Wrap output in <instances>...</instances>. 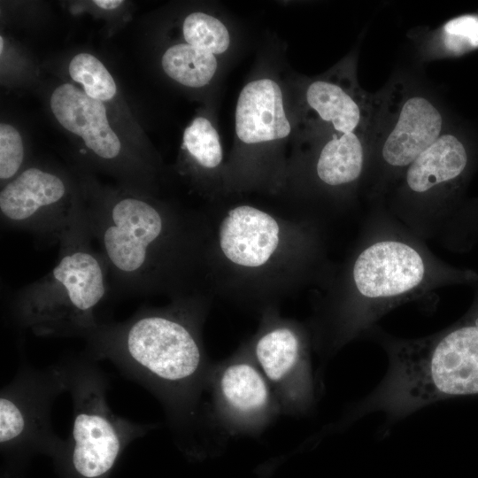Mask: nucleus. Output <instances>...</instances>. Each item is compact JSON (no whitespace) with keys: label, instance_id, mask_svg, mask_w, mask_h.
Listing matches in <instances>:
<instances>
[{"label":"nucleus","instance_id":"10","mask_svg":"<svg viewBox=\"0 0 478 478\" xmlns=\"http://www.w3.org/2000/svg\"><path fill=\"white\" fill-rule=\"evenodd\" d=\"M247 345L269 384L283 392L289 388L293 405L307 410L313 398L308 330L269 306L262 311L259 328Z\"/></svg>","mask_w":478,"mask_h":478},{"label":"nucleus","instance_id":"11","mask_svg":"<svg viewBox=\"0 0 478 478\" xmlns=\"http://www.w3.org/2000/svg\"><path fill=\"white\" fill-rule=\"evenodd\" d=\"M376 150L379 170L397 181L414 159L443 134L438 106L424 94L406 92L391 108Z\"/></svg>","mask_w":478,"mask_h":478},{"label":"nucleus","instance_id":"9","mask_svg":"<svg viewBox=\"0 0 478 478\" xmlns=\"http://www.w3.org/2000/svg\"><path fill=\"white\" fill-rule=\"evenodd\" d=\"M66 391L60 363L46 368L23 366L0 393V445L3 451L58 452L64 441L52 429L51 408Z\"/></svg>","mask_w":478,"mask_h":478},{"label":"nucleus","instance_id":"3","mask_svg":"<svg viewBox=\"0 0 478 478\" xmlns=\"http://www.w3.org/2000/svg\"><path fill=\"white\" fill-rule=\"evenodd\" d=\"M478 274L438 260L414 238L382 232L357 246L324 280L313 341L332 352L366 335L392 309L451 284H475Z\"/></svg>","mask_w":478,"mask_h":478},{"label":"nucleus","instance_id":"18","mask_svg":"<svg viewBox=\"0 0 478 478\" xmlns=\"http://www.w3.org/2000/svg\"><path fill=\"white\" fill-rule=\"evenodd\" d=\"M161 65L170 78L190 88L208 84L218 66L214 54L188 43L169 47L162 56Z\"/></svg>","mask_w":478,"mask_h":478},{"label":"nucleus","instance_id":"14","mask_svg":"<svg viewBox=\"0 0 478 478\" xmlns=\"http://www.w3.org/2000/svg\"><path fill=\"white\" fill-rule=\"evenodd\" d=\"M291 131L279 84L270 78L247 83L235 107V133L243 144L255 145L287 137Z\"/></svg>","mask_w":478,"mask_h":478},{"label":"nucleus","instance_id":"4","mask_svg":"<svg viewBox=\"0 0 478 478\" xmlns=\"http://www.w3.org/2000/svg\"><path fill=\"white\" fill-rule=\"evenodd\" d=\"M200 292L143 306L119 322H101L87 338L85 355L108 360L159 397L173 420L184 421L204 379L202 326L212 298Z\"/></svg>","mask_w":478,"mask_h":478},{"label":"nucleus","instance_id":"23","mask_svg":"<svg viewBox=\"0 0 478 478\" xmlns=\"http://www.w3.org/2000/svg\"><path fill=\"white\" fill-rule=\"evenodd\" d=\"M25 148L19 131L12 125H0V179L8 183L21 171Z\"/></svg>","mask_w":478,"mask_h":478},{"label":"nucleus","instance_id":"16","mask_svg":"<svg viewBox=\"0 0 478 478\" xmlns=\"http://www.w3.org/2000/svg\"><path fill=\"white\" fill-rule=\"evenodd\" d=\"M305 101L318 119L335 133H362L374 114L370 99L352 76L334 75L312 81Z\"/></svg>","mask_w":478,"mask_h":478},{"label":"nucleus","instance_id":"15","mask_svg":"<svg viewBox=\"0 0 478 478\" xmlns=\"http://www.w3.org/2000/svg\"><path fill=\"white\" fill-rule=\"evenodd\" d=\"M217 394L226 412L242 423L258 421L271 410L270 384L252 358L247 344L219 373Z\"/></svg>","mask_w":478,"mask_h":478},{"label":"nucleus","instance_id":"19","mask_svg":"<svg viewBox=\"0 0 478 478\" xmlns=\"http://www.w3.org/2000/svg\"><path fill=\"white\" fill-rule=\"evenodd\" d=\"M183 148L200 178L219 179L223 150L218 132L208 119L197 117L186 127Z\"/></svg>","mask_w":478,"mask_h":478},{"label":"nucleus","instance_id":"12","mask_svg":"<svg viewBox=\"0 0 478 478\" xmlns=\"http://www.w3.org/2000/svg\"><path fill=\"white\" fill-rule=\"evenodd\" d=\"M50 108L59 124L81 136L96 158L107 162L119 158L121 143L109 125L103 102L71 83H64L53 91Z\"/></svg>","mask_w":478,"mask_h":478},{"label":"nucleus","instance_id":"7","mask_svg":"<svg viewBox=\"0 0 478 478\" xmlns=\"http://www.w3.org/2000/svg\"><path fill=\"white\" fill-rule=\"evenodd\" d=\"M467 312L435 334L412 340L408 365L420 395L430 403L478 396V282Z\"/></svg>","mask_w":478,"mask_h":478},{"label":"nucleus","instance_id":"25","mask_svg":"<svg viewBox=\"0 0 478 478\" xmlns=\"http://www.w3.org/2000/svg\"><path fill=\"white\" fill-rule=\"evenodd\" d=\"M3 37L1 36L0 37V50H1V52L3 51V47H4V44H3Z\"/></svg>","mask_w":478,"mask_h":478},{"label":"nucleus","instance_id":"21","mask_svg":"<svg viewBox=\"0 0 478 478\" xmlns=\"http://www.w3.org/2000/svg\"><path fill=\"white\" fill-rule=\"evenodd\" d=\"M68 71L71 78L83 86L84 92L98 101L112 99L116 83L103 63L89 53H79L71 60Z\"/></svg>","mask_w":478,"mask_h":478},{"label":"nucleus","instance_id":"2","mask_svg":"<svg viewBox=\"0 0 478 478\" xmlns=\"http://www.w3.org/2000/svg\"><path fill=\"white\" fill-rule=\"evenodd\" d=\"M207 288L262 311L329 274L319 220L249 203L207 212Z\"/></svg>","mask_w":478,"mask_h":478},{"label":"nucleus","instance_id":"22","mask_svg":"<svg viewBox=\"0 0 478 478\" xmlns=\"http://www.w3.org/2000/svg\"><path fill=\"white\" fill-rule=\"evenodd\" d=\"M186 43L207 50L214 55L227 50L230 35L219 19L201 12L189 14L182 24Z\"/></svg>","mask_w":478,"mask_h":478},{"label":"nucleus","instance_id":"24","mask_svg":"<svg viewBox=\"0 0 478 478\" xmlns=\"http://www.w3.org/2000/svg\"><path fill=\"white\" fill-rule=\"evenodd\" d=\"M93 3L104 10H113L123 4L122 0H95Z\"/></svg>","mask_w":478,"mask_h":478},{"label":"nucleus","instance_id":"5","mask_svg":"<svg viewBox=\"0 0 478 478\" xmlns=\"http://www.w3.org/2000/svg\"><path fill=\"white\" fill-rule=\"evenodd\" d=\"M84 220L59 243L56 266L18 289L10 301L14 323L37 336L87 339L108 292V268Z\"/></svg>","mask_w":478,"mask_h":478},{"label":"nucleus","instance_id":"1","mask_svg":"<svg viewBox=\"0 0 478 478\" xmlns=\"http://www.w3.org/2000/svg\"><path fill=\"white\" fill-rule=\"evenodd\" d=\"M89 196L86 224L116 290L169 299L209 292L207 212L139 194L95 191Z\"/></svg>","mask_w":478,"mask_h":478},{"label":"nucleus","instance_id":"6","mask_svg":"<svg viewBox=\"0 0 478 478\" xmlns=\"http://www.w3.org/2000/svg\"><path fill=\"white\" fill-rule=\"evenodd\" d=\"M96 362L84 353L60 362L73 400V423L58 452L66 454L77 478H104L127 445L152 428L112 411L107 379Z\"/></svg>","mask_w":478,"mask_h":478},{"label":"nucleus","instance_id":"8","mask_svg":"<svg viewBox=\"0 0 478 478\" xmlns=\"http://www.w3.org/2000/svg\"><path fill=\"white\" fill-rule=\"evenodd\" d=\"M84 217V200L61 174L42 167L25 168L0 192L2 226L30 233L47 245L59 244Z\"/></svg>","mask_w":478,"mask_h":478},{"label":"nucleus","instance_id":"20","mask_svg":"<svg viewBox=\"0 0 478 478\" xmlns=\"http://www.w3.org/2000/svg\"><path fill=\"white\" fill-rule=\"evenodd\" d=\"M478 48V16L453 18L436 30L428 40V54L431 57H451Z\"/></svg>","mask_w":478,"mask_h":478},{"label":"nucleus","instance_id":"17","mask_svg":"<svg viewBox=\"0 0 478 478\" xmlns=\"http://www.w3.org/2000/svg\"><path fill=\"white\" fill-rule=\"evenodd\" d=\"M362 133H335L314 157L311 175L320 191L337 197L351 190L367 167L368 150Z\"/></svg>","mask_w":478,"mask_h":478},{"label":"nucleus","instance_id":"13","mask_svg":"<svg viewBox=\"0 0 478 478\" xmlns=\"http://www.w3.org/2000/svg\"><path fill=\"white\" fill-rule=\"evenodd\" d=\"M468 163L467 151L455 135L443 133L404 171L397 181L410 203H428L459 179Z\"/></svg>","mask_w":478,"mask_h":478}]
</instances>
